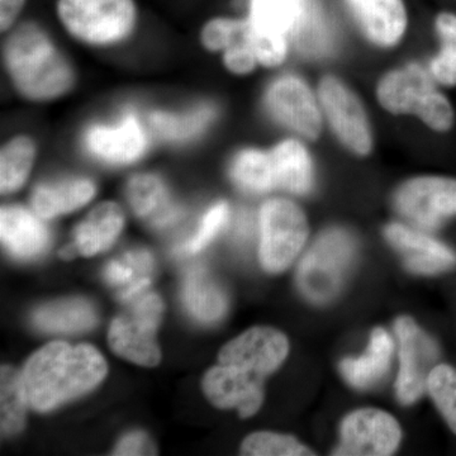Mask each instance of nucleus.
Segmentation results:
<instances>
[{"label":"nucleus","instance_id":"obj_37","mask_svg":"<svg viewBox=\"0 0 456 456\" xmlns=\"http://www.w3.org/2000/svg\"><path fill=\"white\" fill-rule=\"evenodd\" d=\"M228 218H230V206L226 202H218L212 206L203 216L197 232L185 242V253L198 254L204 250L220 233L222 228L226 226Z\"/></svg>","mask_w":456,"mask_h":456},{"label":"nucleus","instance_id":"obj_3","mask_svg":"<svg viewBox=\"0 0 456 456\" xmlns=\"http://www.w3.org/2000/svg\"><path fill=\"white\" fill-rule=\"evenodd\" d=\"M436 84L419 64L395 69L378 83V102L387 112L413 114L431 130L446 132L454 123V110Z\"/></svg>","mask_w":456,"mask_h":456},{"label":"nucleus","instance_id":"obj_34","mask_svg":"<svg viewBox=\"0 0 456 456\" xmlns=\"http://www.w3.org/2000/svg\"><path fill=\"white\" fill-rule=\"evenodd\" d=\"M428 389L435 404L456 434V369L437 365L428 379Z\"/></svg>","mask_w":456,"mask_h":456},{"label":"nucleus","instance_id":"obj_32","mask_svg":"<svg viewBox=\"0 0 456 456\" xmlns=\"http://www.w3.org/2000/svg\"><path fill=\"white\" fill-rule=\"evenodd\" d=\"M215 112L211 107H200L194 112L184 114L155 112L150 123L159 136L167 140H185L196 136L211 122Z\"/></svg>","mask_w":456,"mask_h":456},{"label":"nucleus","instance_id":"obj_15","mask_svg":"<svg viewBox=\"0 0 456 456\" xmlns=\"http://www.w3.org/2000/svg\"><path fill=\"white\" fill-rule=\"evenodd\" d=\"M86 150L104 163L127 165L145 154L147 137L136 117L128 114L118 125H95L86 134Z\"/></svg>","mask_w":456,"mask_h":456},{"label":"nucleus","instance_id":"obj_36","mask_svg":"<svg viewBox=\"0 0 456 456\" xmlns=\"http://www.w3.org/2000/svg\"><path fill=\"white\" fill-rule=\"evenodd\" d=\"M248 27V20L230 17H216L207 20L200 29V40L209 53L227 50L242 37Z\"/></svg>","mask_w":456,"mask_h":456},{"label":"nucleus","instance_id":"obj_40","mask_svg":"<svg viewBox=\"0 0 456 456\" xmlns=\"http://www.w3.org/2000/svg\"><path fill=\"white\" fill-rule=\"evenodd\" d=\"M27 0H0V29L8 32L13 28L18 17L22 13Z\"/></svg>","mask_w":456,"mask_h":456},{"label":"nucleus","instance_id":"obj_18","mask_svg":"<svg viewBox=\"0 0 456 456\" xmlns=\"http://www.w3.org/2000/svg\"><path fill=\"white\" fill-rule=\"evenodd\" d=\"M3 245L17 259L31 260L45 253L49 231L40 216L20 206L3 207L0 211Z\"/></svg>","mask_w":456,"mask_h":456},{"label":"nucleus","instance_id":"obj_5","mask_svg":"<svg viewBox=\"0 0 456 456\" xmlns=\"http://www.w3.org/2000/svg\"><path fill=\"white\" fill-rule=\"evenodd\" d=\"M355 255V241L346 231L332 228L322 233L299 264V289L314 303H326L340 290Z\"/></svg>","mask_w":456,"mask_h":456},{"label":"nucleus","instance_id":"obj_4","mask_svg":"<svg viewBox=\"0 0 456 456\" xmlns=\"http://www.w3.org/2000/svg\"><path fill=\"white\" fill-rule=\"evenodd\" d=\"M56 14L69 35L94 47L125 42L139 20L134 0H57Z\"/></svg>","mask_w":456,"mask_h":456},{"label":"nucleus","instance_id":"obj_10","mask_svg":"<svg viewBox=\"0 0 456 456\" xmlns=\"http://www.w3.org/2000/svg\"><path fill=\"white\" fill-rule=\"evenodd\" d=\"M399 342V371L395 391L399 401L411 404L428 388L432 364L439 356L436 344L408 317L398 318L395 326Z\"/></svg>","mask_w":456,"mask_h":456},{"label":"nucleus","instance_id":"obj_11","mask_svg":"<svg viewBox=\"0 0 456 456\" xmlns=\"http://www.w3.org/2000/svg\"><path fill=\"white\" fill-rule=\"evenodd\" d=\"M395 207L416 226L434 230L456 216V179L419 176L404 183L395 194Z\"/></svg>","mask_w":456,"mask_h":456},{"label":"nucleus","instance_id":"obj_38","mask_svg":"<svg viewBox=\"0 0 456 456\" xmlns=\"http://www.w3.org/2000/svg\"><path fill=\"white\" fill-rule=\"evenodd\" d=\"M246 29H248V27H246ZM224 53V64L230 73L235 75L251 74L259 65L253 47L246 38V31L240 40L231 45Z\"/></svg>","mask_w":456,"mask_h":456},{"label":"nucleus","instance_id":"obj_26","mask_svg":"<svg viewBox=\"0 0 456 456\" xmlns=\"http://www.w3.org/2000/svg\"><path fill=\"white\" fill-rule=\"evenodd\" d=\"M154 257L146 250L126 253L119 259L108 263L104 277L108 284L119 289V298L130 302L145 293L151 283Z\"/></svg>","mask_w":456,"mask_h":456},{"label":"nucleus","instance_id":"obj_39","mask_svg":"<svg viewBox=\"0 0 456 456\" xmlns=\"http://www.w3.org/2000/svg\"><path fill=\"white\" fill-rule=\"evenodd\" d=\"M154 454H156L154 444L142 431H132L130 434H126L114 449V455Z\"/></svg>","mask_w":456,"mask_h":456},{"label":"nucleus","instance_id":"obj_19","mask_svg":"<svg viewBox=\"0 0 456 456\" xmlns=\"http://www.w3.org/2000/svg\"><path fill=\"white\" fill-rule=\"evenodd\" d=\"M127 198L136 216L152 226L167 227L178 220V208L171 202L163 179L155 174L132 176L127 184Z\"/></svg>","mask_w":456,"mask_h":456},{"label":"nucleus","instance_id":"obj_23","mask_svg":"<svg viewBox=\"0 0 456 456\" xmlns=\"http://www.w3.org/2000/svg\"><path fill=\"white\" fill-rule=\"evenodd\" d=\"M98 322L92 303L82 298L62 299L42 305L33 314V323L49 334H75L88 331Z\"/></svg>","mask_w":456,"mask_h":456},{"label":"nucleus","instance_id":"obj_12","mask_svg":"<svg viewBox=\"0 0 456 456\" xmlns=\"http://www.w3.org/2000/svg\"><path fill=\"white\" fill-rule=\"evenodd\" d=\"M402 432L395 417L384 411H355L341 425V443L335 455H391L401 443Z\"/></svg>","mask_w":456,"mask_h":456},{"label":"nucleus","instance_id":"obj_35","mask_svg":"<svg viewBox=\"0 0 456 456\" xmlns=\"http://www.w3.org/2000/svg\"><path fill=\"white\" fill-rule=\"evenodd\" d=\"M246 38L253 47L259 65L264 68H277L283 64L288 56V37L260 29L248 18Z\"/></svg>","mask_w":456,"mask_h":456},{"label":"nucleus","instance_id":"obj_21","mask_svg":"<svg viewBox=\"0 0 456 456\" xmlns=\"http://www.w3.org/2000/svg\"><path fill=\"white\" fill-rule=\"evenodd\" d=\"M275 189L305 194L314 185V165L307 149L294 139L281 141L270 151Z\"/></svg>","mask_w":456,"mask_h":456},{"label":"nucleus","instance_id":"obj_8","mask_svg":"<svg viewBox=\"0 0 456 456\" xmlns=\"http://www.w3.org/2000/svg\"><path fill=\"white\" fill-rule=\"evenodd\" d=\"M317 97L323 116L342 145L354 154L368 155L373 149V134L358 95L338 77L327 75L318 84Z\"/></svg>","mask_w":456,"mask_h":456},{"label":"nucleus","instance_id":"obj_24","mask_svg":"<svg viewBox=\"0 0 456 456\" xmlns=\"http://www.w3.org/2000/svg\"><path fill=\"white\" fill-rule=\"evenodd\" d=\"M392 354L391 336L384 329L374 330L364 355L345 359L340 365L341 373L355 388H370L388 371Z\"/></svg>","mask_w":456,"mask_h":456},{"label":"nucleus","instance_id":"obj_20","mask_svg":"<svg viewBox=\"0 0 456 456\" xmlns=\"http://www.w3.org/2000/svg\"><path fill=\"white\" fill-rule=\"evenodd\" d=\"M125 221V212L119 204H98L75 228L74 245L77 253L89 257L106 251L121 235Z\"/></svg>","mask_w":456,"mask_h":456},{"label":"nucleus","instance_id":"obj_41","mask_svg":"<svg viewBox=\"0 0 456 456\" xmlns=\"http://www.w3.org/2000/svg\"><path fill=\"white\" fill-rule=\"evenodd\" d=\"M77 248H75V245L68 246V248H65L64 250L61 251V257L62 259L69 260L71 259V257H74L75 253H77Z\"/></svg>","mask_w":456,"mask_h":456},{"label":"nucleus","instance_id":"obj_30","mask_svg":"<svg viewBox=\"0 0 456 456\" xmlns=\"http://www.w3.org/2000/svg\"><path fill=\"white\" fill-rule=\"evenodd\" d=\"M0 398L2 434L13 436L25 428L27 406H29L20 371L11 367L2 368Z\"/></svg>","mask_w":456,"mask_h":456},{"label":"nucleus","instance_id":"obj_6","mask_svg":"<svg viewBox=\"0 0 456 456\" xmlns=\"http://www.w3.org/2000/svg\"><path fill=\"white\" fill-rule=\"evenodd\" d=\"M163 314V299L158 294H140L128 302L127 310L114 318L108 334L110 346L128 362L156 367L161 360L156 332Z\"/></svg>","mask_w":456,"mask_h":456},{"label":"nucleus","instance_id":"obj_1","mask_svg":"<svg viewBox=\"0 0 456 456\" xmlns=\"http://www.w3.org/2000/svg\"><path fill=\"white\" fill-rule=\"evenodd\" d=\"M107 371L106 360L92 345L51 342L33 354L23 369L28 404L49 412L94 389Z\"/></svg>","mask_w":456,"mask_h":456},{"label":"nucleus","instance_id":"obj_27","mask_svg":"<svg viewBox=\"0 0 456 456\" xmlns=\"http://www.w3.org/2000/svg\"><path fill=\"white\" fill-rule=\"evenodd\" d=\"M37 156L36 141L28 134H17L2 147L0 152V191L13 193L28 179Z\"/></svg>","mask_w":456,"mask_h":456},{"label":"nucleus","instance_id":"obj_25","mask_svg":"<svg viewBox=\"0 0 456 456\" xmlns=\"http://www.w3.org/2000/svg\"><path fill=\"white\" fill-rule=\"evenodd\" d=\"M183 298L191 316L204 323L221 320L227 311V296L217 281L202 268L188 273Z\"/></svg>","mask_w":456,"mask_h":456},{"label":"nucleus","instance_id":"obj_9","mask_svg":"<svg viewBox=\"0 0 456 456\" xmlns=\"http://www.w3.org/2000/svg\"><path fill=\"white\" fill-rule=\"evenodd\" d=\"M270 114L284 127L305 140H317L322 131L320 101L308 84L296 75H284L266 92Z\"/></svg>","mask_w":456,"mask_h":456},{"label":"nucleus","instance_id":"obj_31","mask_svg":"<svg viewBox=\"0 0 456 456\" xmlns=\"http://www.w3.org/2000/svg\"><path fill=\"white\" fill-rule=\"evenodd\" d=\"M440 51L431 60L430 71L435 82L443 86H456V14L441 12L435 20Z\"/></svg>","mask_w":456,"mask_h":456},{"label":"nucleus","instance_id":"obj_13","mask_svg":"<svg viewBox=\"0 0 456 456\" xmlns=\"http://www.w3.org/2000/svg\"><path fill=\"white\" fill-rule=\"evenodd\" d=\"M289 353L284 334L270 327H254L222 347L218 362L236 365L265 379L274 373Z\"/></svg>","mask_w":456,"mask_h":456},{"label":"nucleus","instance_id":"obj_33","mask_svg":"<svg viewBox=\"0 0 456 456\" xmlns=\"http://www.w3.org/2000/svg\"><path fill=\"white\" fill-rule=\"evenodd\" d=\"M241 452L244 455L254 456L314 455L310 449L303 446L294 437L273 434V432H255L246 437L241 446Z\"/></svg>","mask_w":456,"mask_h":456},{"label":"nucleus","instance_id":"obj_29","mask_svg":"<svg viewBox=\"0 0 456 456\" xmlns=\"http://www.w3.org/2000/svg\"><path fill=\"white\" fill-rule=\"evenodd\" d=\"M248 20L264 31L288 37L305 20L303 0H253Z\"/></svg>","mask_w":456,"mask_h":456},{"label":"nucleus","instance_id":"obj_7","mask_svg":"<svg viewBox=\"0 0 456 456\" xmlns=\"http://www.w3.org/2000/svg\"><path fill=\"white\" fill-rule=\"evenodd\" d=\"M260 261L270 273L283 272L308 239V222L298 204L285 198L266 200L260 209Z\"/></svg>","mask_w":456,"mask_h":456},{"label":"nucleus","instance_id":"obj_28","mask_svg":"<svg viewBox=\"0 0 456 456\" xmlns=\"http://www.w3.org/2000/svg\"><path fill=\"white\" fill-rule=\"evenodd\" d=\"M231 178L237 187L248 193L263 194L274 191V174L270 151L257 149L240 151L231 165Z\"/></svg>","mask_w":456,"mask_h":456},{"label":"nucleus","instance_id":"obj_14","mask_svg":"<svg viewBox=\"0 0 456 456\" xmlns=\"http://www.w3.org/2000/svg\"><path fill=\"white\" fill-rule=\"evenodd\" d=\"M264 380L231 364H220L207 371L203 391L209 402L221 410L236 408L242 419L259 411L264 401Z\"/></svg>","mask_w":456,"mask_h":456},{"label":"nucleus","instance_id":"obj_22","mask_svg":"<svg viewBox=\"0 0 456 456\" xmlns=\"http://www.w3.org/2000/svg\"><path fill=\"white\" fill-rule=\"evenodd\" d=\"M95 196V185L86 178L65 180L56 184H42L32 194V208L42 220L77 211Z\"/></svg>","mask_w":456,"mask_h":456},{"label":"nucleus","instance_id":"obj_17","mask_svg":"<svg viewBox=\"0 0 456 456\" xmlns=\"http://www.w3.org/2000/svg\"><path fill=\"white\" fill-rule=\"evenodd\" d=\"M386 237L403 255L407 268L417 274H436L456 264V255L448 246L421 231L392 224L386 227Z\"/></svg>","mask_w":456,"mask_h":456},{"label":"nucleus","instance_id":"obj_16","mask_svg":"<svg viewBox=\"0 0 456 456\" xmlns=\"http://www.w3.org/2000/svg\"><path fill=\"white\" fill-rule=\"evenodd\" d=\"M354 20L369 41L389 49L403 38L408 16L403 0H346Z\"/></svg>","mask_w":456,"mask_h":456},{"label":"nucleus","instance_id":"obj_2","mask_svg":"<svg viewBox=\"0 0 456 456\" xmlns=\"http://www.w3.org/2000/svg\"><path fill=\"white\" fill-rule=\"evenodd\" d=\"M5 71L18 94L27 101L64 97L75 86V71L64 53L40 25L17 26L3 45Z\"/></svg>","mask_w":456,"mask_h":456}]
</instances>
